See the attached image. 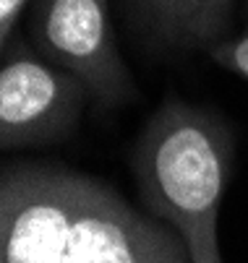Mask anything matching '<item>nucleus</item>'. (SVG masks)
<instances>
[{
    "label": "nucleus",
    "instance_id": "obj_1",
    "mask_svg": "<svg viewBox=\"0 0 248 263\" xmlns=\"http://www.w3.org/2000/svg\"><path fill=\"white\" fill-rule=\"evenodd\" d=\"M0 263H191L167 221L133 211L104 182L52 164L0 177Z\"/></svg>",
    "mask_w": 248,
    "mask_h": 263
},
{
    "label": "nucleus",
    "instance_id": "obj_2",
    "mask_svg": "<svg viewBox=\"0 0 248 263\" xmlns=\"http://www.w3.org/2000/svg\"><path fill=\"white\" fill-rule=\"evenodd\" d=\"M235 138L222 115L167 97L138 130L131 172L149 214L181 235L191 263H222L217 216Z\"/></svg>",
    "mask_w": 248,
    "mask_h": 263
},
{
    "label": "nucleus",
    "instance_id": "obj_3",
    "mask_svg": "<svg viewBox=\"0 0 248 263\" xmlns=\"http://www.w3.org/2000/svg\"><path fill=\"white\" fill-rule=\"evenodd\" d=\"M24 36L37 55L86 86L99 115L136 99L131 70L115 42L110 0H34Z\"/></svg>",
    "mask_w": 248,
    "mask_h": 263
},
{
    "label": "nucleus",
    "instance_id": "obj_4",
    "mask_svg": "<svg viewBox=\"0 0 248 263\" xmlns=\"http://www.w3.org/2000/svg\"><path fill=\"white\" fill-rule=\"evenodd\" d=\"M92 97L68 70L34 52L26 36L3 47L0 65V146L3 152L65 141L84 120Z\"/></svg>",
    "mask_w": 248,
    "mask_h": 263
},
{
    "label": "nucleus",
    "instance_id": "obj_5",
    "mask_svg": "<svg viewBox=\"0 0 248 263\" xmlns=\"http://www.w3.org/2000/svg\"><path fill=\"white\" fill-rule=\"evenodd\" d=\"M131 36L154 55L209 52L227 40L238 0H120Z\"/></svg>",
    "mask_w": 248,
    "mask_h": 263
},
{
    "label": "nucleus",
    "instance_id": "obj_6",
    "mask_svg": "<svg viewBox=\"0 0 248 263\" xmlns=\"http://www.w3.org/2000/svg\"><path fill=\"white\" fill-rule=\"evenodd\" d=\"M209 58L220 68H225V70L248 81V21H245L243 31H238L235 36H227V40H222L220 45L211 47Z\"/></svg>",
    "mask_w": 248,
    "mask_h": 263
},
{
    "label": "nucleus",
    "instance_id": "obj_7",
    "mask_svg": "<svg viewBox=\"0 0 248 263\" xmlns=\"http://www.w3.org/2000/svg\"><path fill=\"white\" fill-rule=\"evenodd\" d=\"M34 0H0V47H8L16 36L24 11L31 8Z\"/></svg>",
    "mask_w": 248,
    "mask_h": 263
}]
</instances>
